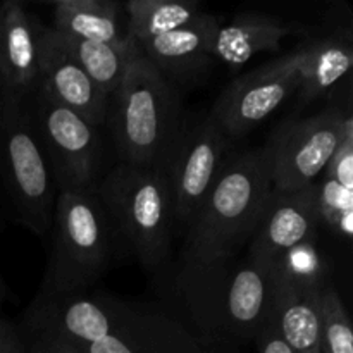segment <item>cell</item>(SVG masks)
<instances>
[{"mask_svg": "<svg viewBox=\"0 0 353 353\" xmlns=\"http://www.w3.org/2000/svg\"><path fill=\"white\" fill-rule=\"evenodd\" d=\"M38 28L17 0L0 6V88L26 97L38 86Z\"/></svg>", "mask_w": 353, "mask_h": 353, "instance_id": "cell-15", "label": "cell"}, {"mask_svg": "<svg viewBox=\"0 0 353 353\" xmlns=\"http://www.w3.org/2000/svg\"><path fill=\"white\" fill-rule=\"evenodd\" d=\"M21 334L28 353H85L68 338L30 324H24Z\"/></svg>", "mask_w": 353, "mask_h": 353, "instance_id": "cell-25", "label": "cell"}, {"mask_svg": "<svg viewBox=\"0 0 353 353\" xmlns=\"http://www.w3.org/2000/svg\"><path fill=\"white\" fill-rule=\"evenodd\" d=\"M353 47L350 38L331 34L302 47L299 68V99L302 105L330 92L350 72Z\"/></svg>", "mask_w": 353, "mask_h": 353, "instance_id": "cell-18", "label": "cell"}, {"mask_svg": "<svg viewBox=\"0 0 353 353\" xmlns=\"http://www.w3.org/2000/svg\"><path fill=\"white\" fill-rule=\"evenodd\" d=\"M0 353H28L21 330L3 319H0Z\"/></svg>", "mask_w": 353, "mask_h": 353, "instance_id": "cell-28", "label": "cell"}, {"mask_svg": "<svg viewBox=\"0 0 353 353\" xmlns=\"http://www.w3.org/2000/svg\"><path fill=\"white\" fill-rule=\"evenodd\" d=\"M174 293L196 333L233 347L254 341L269 321L274 281L268 264L233 255L179 264Z\"/></svg>", "mask_w": 353, "mask_h": 353, "instance_id": "cell-2", "label": "cell"}, {"mask_svg": "<svg viewBox=\"0 0 353 353\" xmlns=\"http://www.w3.org/2000/svg\"><path fill=\"white\" fill-rule=\"evenodd\" d=\"M24 324L61 334L85 353H234L155 305L102 292L40 293Z\"/></svg>", "mask_w": 353, "mask_h": 353, "instance_id": "cell-1", "label": "cell"}, {"mask_svg": "<svg viewBox=\"0 0 353 353\" xmlns=\"http://www.w3.org/2000/svg\"><path fill=\"white\" fill-rule=\"evenodd\" d=\"M254 341L257 345L259 353H295L292 350V347L283 340L281 334L278 333L276 326L272 324L271 317H269V321L264 324V327H262L261 333L257 334V338Z\"/></svg>", "mask_w": 353, "mask_h": 353, "instance_id": "cell-27", "label": "cell"}, {"mask_svg": "<svg viewBox=\"0 0 353 353\" xmlns=\"http://www.w3.org/2000/svg\"><path fill=\"white\" fill-rule=\"evenodd\" d=\"M296 33H303L300 24L264 12H241L216 31L212 59L230 68H240L257 54L279 50L281 41Z\"/></svg>", "mask_w": 353, "mask_h": 353, "instance_id": "cell-16", "label": "cell"}, {"mask_svg": "<svg viewBox=\"0 0 353 353\" xmlns=\"http://www.w3.org/2000/svg\"><path fill=\"white\" fill-rule=\"evenodd\" d=\"M316 205L319 226H324L340 240L350 241L353 236V188L321 176L316 183Z\"/></svg>", "mask_w": 353, "mask_h": 353, "instance_id": "cell-23", "label": "cell"}, {"mask_svg": "<svg viewBox=\"0 0 353 353\" xmlns=\"http://www.w3.org/2000/svg\"><path fill=\"white\" fill-rule=\"evenodd\" d=\"M61 37L72 61L95 83L97 88L110 99L119 88L130 64L138 55L137 47L121 48L99 41L78 40L64 34Z\"/></svg>", "mask_w": 353, "mask_h": 353, "instance_id": "cell-22", "label": "cell"}, {"mask_svg": "<svg viewBox=\"0 0 353 353\" xmlns=\"http://www.w3.org/2000/svg\"><path fill=\"white\" fill-rule=\"evenodd\" d=\"M97 193L119 241L145 269L162 271L176 234L171 186L164 169L121 162L99 179Z\"/></svg>", "mask_w": 353, "mask_h": 353, "instance_id": "cell-6", "label": "cell"}, {"mask_svg": "<svg viewBox=\"0 0 353 353\" xmlns=\"http://www.w3.org/2000/svg\"><path fill=\"white\" fill-rule=\"evenodd\" d=\"M54 28L64 37L134 47L128 33L124 7L114 0H61L54 3Z\"/></svg>", "mask_w": 353, "mask_h": 353, "instance_id": "cell-17", "label": "cell"}, {"mask_svg": "<svg viewBox=\"0 0 353 353\" xmlns=\"http://www.w3.org/2000/svg\"><path fill=\"white\" fill-rule=\"evenodd\" d=\"M272 193L264 152L248 150L228 157L185 233L179 264H199L238 255L259 226Z\"/></svg>", "mask_w": 353, "mask_h": 353, "instance_id": "cell-3", "label": "cell"}, {"mask_svg": "<svg viewBox=\"0 0 353 353\" xmlns=\"http://www.w3.org/2000/svg\"><path fill=\"white\" fill-rule=\"evenodd\" d=\"M0 178L17 221L45 234L52 228L59 186L34 133L26 97L0 88Z\"/></svg>", "mask_w": 353, "mask_h": 353, "instance_id": "cell-7", "label": "cell"}, {"mask_svg": "<svg viewBox=\"0 0 353 353\" xmlns=\"http://www.w3.org/2000/svg\"><path fill=\"white\" fill-rule=\"evenodd\" d=\"M319 296L274 285L269 317L295 353H321Z\"/></svg>", "mask_w": 353, "mask_h": 353, "instance_id": "cell-19", "label": "cell"}, {"mask_svg": "<svg viewBox=\"0 0 353 353\" xmlns=\"http://www.w3.org/2000/svg\"><path fill=\"white\" fill-rule=\"evenodd\" d=\"M272 281L303 293H323L330 288L331 262L321 248L319 236L288 248L271 264Z\"/></svg>", "mask_w": 353, "mask_h": 353, "instance_id": "cell-20", "label": "cell"}, {"mask_svg": "<svg viewBox=\"0 0 353 353\" xmlns=\"http://www.w3.org/2000/svg\"><path fill=\"white\" fill-rule=\"evenodd\" d=\"M221 23L216 16L203 12L193 23L137 43L141 57L150 62L169 83L190 81L202 74L212 59V41Z\"/></svg>", "mask_w": 353, "mask_h": 353, "instance_id": "cell-14", "label": "cell"}, {"mask_svg": "<svg viewBox=\"0 0 353 353\" xmlns=\"http://www.w3.org/2000/svg\"><path fill=\"white\" fill-rule=\"evenodd\" d=\"M230 148L231 140L210 112L195 121H185L165 165L174 205L176 234L185 236L193 224L228 161Z\"/></svg>", "mask_w": 353, "mask_h": 353, "instance_id": "cell-10", "label": "cell"}, {"mask_svg": "<svg viewBox=\"0 0 353 353\" xmlns=\"http://www.w3.org/2000/svg\"><path fill=\"white\" fill-rule=\"evenodd\" d=\"M353 119L343 109H327L307 119L283 123L262 148L272 190L293 193L316 185Z\"/></svg>", "mask_w": 353, "mask_h": 353, "instance_id": "cell-8", "label": "cell"}, {"mask_svg": "<svg viewBox=\"0 0 353 353\" xmlns=\"http://www.w3.org/2000/svg\"><path fill=\"white\" fill-rule=\"evenodd\" d=\"M123 7L134 45L179 30L203 14L202 6L192 0H130Z\"/></svg>", "mask_w": 353, "mask_h": 353, "instance_id": "cell-21", "label": "cell"}, {"mask_svg": "<svg viewBox=\"0 0 353 353\" xmlns=\"http://www.w3.org/2000/svg\"><path fill=\"white\" fill-rule=\"evenodd\" d=\"M302 47L234 79L214 103L210 116L231 141L268 119L299 88Z\"/></svg>", "mask_w": 353, "mask_h": 353, "instance_id": "cell-11", "label": "cell"}, {"mask_svg": "<svg viewBox=\"0 0 353 353\" xmlns=\"http://www.w3.org/2000/svg\"><path fill=\"white\" fill-rule=\"evenodd\" d=\"M316 185L293 193L272 190L259 226L248 241L247 255L271 268L272 261L288 248L319 236Z\"/></svg>", "mask_w": 353, "mask_h": 353, "instance_id": "cell-13", "label": "cell"}, {"mask_svg": "<svg viewBox=\"0 0 353 353\" xmlns=\"http://www.w3.org/2000/svg\"><path fill=\"white\" fill-rule=\"evenodd\" d=\"M116 230L92 188L59 190L52 219V250L41 295L90 292L116 257Z\"/></svg>", "mask_w": 353, "mask_h": 353, "instance_id": "cell-5", "label": "cell"}, {"mask_svg": "<svg viewBox=\"0 0 353 353\" xmlns=\"http://www.w3.org/2000/svg\"><path fill=\"white\" fill-rule=\"evenodd\" d=\"M38 88L95 128L107 123L110 99L72 61L61 33L38 28Z\"/></svg>", "mask_w": 353, "mask_h": 353, "instance_id": "cell-12", "label": "cell"}, {"mask_svg": "<svg viewBox=\"0 0 353 353\" xmlns=\"http://www.w3.org/2000/svg\"><path fill=\"white\" fill-rule=\"evenodd\" d=\"M321 353H353V333L343 302L334 288L319 296Z\"/></svg>", "mask_w": 353, "mask_h": 353, "instance_id": "cell-24", "label": "cell"}, {"mask_svg": "<svg viewBox=\"0 0 353 353\" xmlns=\"http://www.w3.org/2000/svg\"><path fill=\"white\" fill-rule=\"evenodd\" d=\"M26 100L34 133L59 190L95 186L103 155L100 128L55 102L38 86L26 95Z\"/></svg>", "mask_w": 353, "mask_h": 353, "instance_id": "cell-9", "label": "cell"}, {"mask_svg": "<svg viewBox=\"0 0 353 353\" xmlns=\"http://www.w3.org/2000/svg\"><path fill=\"white\" fill-rule=\"evenodd\" d=\"M321 176L334 179L347 188H353V130L345 134L343 141Z\"/></svg>", "mask_w": 353, "mask_h": 353, "instance_id": "cell-26", "label": "cell"}, {"mask_svg": "<svg viewBox=\"0 0 353 353\" xmlns=\"http://www.w3.org/2000/svg\"><path fill=\"white\" fill-rule=\"evenodd\" d=\"M185 121L174 85L138 52L107 114L121 162L165 171Z\"/></svg>", "mask_w": 353, "mask_h": 353, "instance_id": "cell-4", "label": "cell"}]
</instances>
